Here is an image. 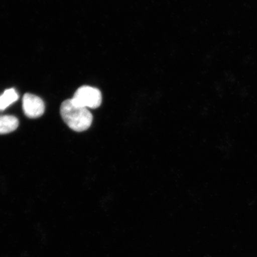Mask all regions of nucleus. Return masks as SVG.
<instances>
[{
	"label": "nucleus",
	"mask_w": 257,
	"mask_h": 257,
	"mask_svg": "<svg viewBox=\"0 0 257 257\" xmlns=\"http://www.w3.org/2000/svg\"><path fill=\"white\" fill-rule=\"evenodd\" d=\"M22 107L25 114L29 118H35L43 115L45 104L39 96L27 93L22 99Z\"/></svg>",
	"instance_id": "nucleus-3"
},
{
	"label": "nucleus",
	"mask_w": 257,
	"mask_h": 257,
	"mask_svg": "<svg viewBox=\"0 0 257 257\" xmlns=\"http://www.w3.org/2000/svg\"><path fill=\"white\" fill-rule=\"evenodd\" d=\"M71 99L73 103L78 107L96 108L101 104L102 95L98 89L83 86L77 90Z\"/></svg>",
	"instance_id": "nucleus-2"
},
{
	"label": "nucleus",
	"mask_w": 257,
	"mask_h": 257,
	"mask_svg": "<svg viewBox=\"0 0 257 257\" xmlns=\"http://www.w3.org/2000/svg\"><path fill=\"white\" fill-rule=\"evenodd\" d=\"M18 94L15 89L6 90L2 95H0V110H4L9 105L14 103L18 100Z\"/></svg>",
	"instance_id": "nucleus-5"
},
{
	"label": "nucleus",
	"mask_w": 257,
	"mask_h": 257,
	"mask_svg": "<svg viewBox=\"0 0 257 257\" xmlns=\"http://www.w3.org/2000/svg\"><path fill=\"white\" fill-rule=\"evenodd\" d=\"M18 126V119L14 115H0V134L12 133Z\"/></svg>",
	"instance_id": "nucleus-4"
},
{
	"label": "nucleus",
	"mask_w": 257,
	"mask_h": 257,
	"mask_svg": "<svg viewBox=\"0 0 257 257\" xmlns=\"http://www.w3.org/2000/svg\"><path fill=\"white\" fill-rule=\"evenodd\" d=\"M60 114L67 126L79 133L87 130L92 123L91 112L86 108L74 104L71 99L62 102Z\"/></svg>",
	"instance_id": "nucleus-1"
}]
</instances>
